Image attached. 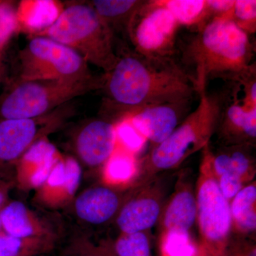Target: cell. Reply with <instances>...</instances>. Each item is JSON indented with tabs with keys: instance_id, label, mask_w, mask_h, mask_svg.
Wrapping results in <instances>:
<instances>
[{
	"instance_id": "6da1fadb",
	"label": "cell",
	"mask_w": 256,
	"mask_h": 256,
	"mask_svg": "<svg viewBox=\"0 0 256 256\" xmlns=\"http://www.w3.org/2000/svg\"><path fill=\"white\" fill-rule=\"evenodd\" d=\"M104 75L107 100L124 120L146 106L192 100L196 92L174 58H148L134 50L118 55L114 68Z\"/></svg>"
},
{
	"instance_id": "7a4b0ae2",
	"label": "cell",
	"mask_w": 256,
	"mask_h": 256,
	"mask_svg": "<svg viewBox=\"0 0 256 256\" xmlns=\"http://www.w3.org/2000/svg\"><path fill=\"white\" fill-rule=\"evenodd\" d=\"M250 36L229 18H216L176 43L175 60L196 92L213 79L237 82L256 70L255 43Z\"/></svg>"
},
{
	"instance_id": "3957f363",
	"label": "cell",
	"mask_w": 256,
	"mask_h": 256,
	"mask_svg": "<svg viewBox=\"0 0 256 256\" xmlns=\"http://www.w3.org/2000/svg\"><path fill=\"white\" fill-rule=\"evenodd\" d=\"M38 36L48 37L68 47L105 74L110 72L118 60L114 34L88 4H72L62 10Z\"/></svg>"
},
{
	"instance_id": "277c9868",
	"label": "cell",
	"mask_w": 256,
	"mask_h": 256,
	"mask_svg": "<svg viewBox=\"0 0 256 256\" xmlns=\"http://www.w3.org/2000/svg\"><path fill=\"white\" fill-rule=\"evenodd\" d=\"M105 75L82 82L14 80L0 94V120L34 118L50 114L78 96L102 88Z\"/></svg>"
},
{
	"instance_id": "5b68a950",
	"label": "cell",
	"mask_w": 256,
	"mask_h": 256,
	"mask_svg": "<svg viewBox=\"0 0 256 256\" xmlns=\"http://www.w3.org/2000/svg\"><path fill=\"white\" fill-rule=\"evenodd\" d=\"M200 104L173 132L153 146L146 158L150 169L162 171L178 168L194 153L204 149L216 130L220 114L218 95H210L203 88L197 92Z\"/></svg>"
},
{
	"instance_id": "8992f818",
	"label": "cell",
	"mask_w": 256,
	"mask_h": 256,
	"mask_svg": "<svg viewBox=\"0 0 256 256\" xmlns=\"http://www.w3.org/2000/svg\"><path fill=\"white\" fill-rule=\"evenodd\" d=\"M18 76L28 80L82 82L92 78L88 64L74 50L45 36L28 42L18 54Z\"/></svg>"
},
{
	"instance_id": "52a82bcc",
	"label": "cell",
	"mask_w": 256,
	"mask_h": 256,
	"mask_svg": "<svg viewBox=\"0 0 256 256\" xmlns=\"http://www.w3.org/2000/svg\"><path fill=\"white\" fill-rule=\"evenodd\" d=\"M180 26L162 0L143 1L130 24L128 38L144 56L174 58Z\"/></svg>"
},
{
	"instance_id": "ba28073f",
	"label": "cell",
	"mask_w": 256,
	"mask_h": 256,
	"mask_svg": "<svg viewBox=\"0 0 256 256\" xmlns=\"http://www.w3.org/2000/svg\"><path fill=\"white\" fill-rule=\"evenodd\" d=\"M196 201L202 244L214 255L224 256L232 226L230 203L220 192L214 175L203 162Z\"/></svg>"
},
{
	"instance_id": "9c48e42d",
	"label": "cell",
	"mask_w": 256,
	"mask_h": 256,
	"mask_svg": "<svg viewBox=\"0 0 256 256\" xmlns=\"http://www.w3.org/2000/svg\"><path fill=\"white\" fill-rule=\"evenodd\" d=\"M218 96L220 114L216 130L226 146L250 144L256 139V72L244 78L242 97L238 80Z\"/></svg>"
},
{
	"instance_id": "30bf717a",
	"label": "cell",
	"mask_w": 256,
	"mask_h": 256,
	"mask_svg": "<svg viewBox=\"0 0 256 256\" xmlns=\"http://www.w3.org/2000/svg\"><path fill=\"white\" fill-rule=\"evenodd\" d=\"M64 110L60 107L34 118L1 120L0 161H14L22 156L38 141L42 132L60 122Z\"/></svg>"
},
{
	"instance_id": "8fae6325",
	"label": "cell",
	"mask_w": 256,
	"mask_h": 256,
	"mask_svg": "<svg viewBox=\"0 0 256 256\" xmlns=\"http://www.w3.org/2000/svg\"><path fill=\"white\" fill-rule=\"evenodd\" d=\"M192 100L146 106L127 120L156 146L164 141L188 116Z\"/></svg>"
},
{
	"instance_id": "7c38bea8",
	"label": "cell",
	"mask_w": 256,
	"mask_h": 256,
	"mask_svg": "<svg viewBox=\"0 0 256 256\" xmlns=\"http://www.w3.org/2000/svg\"><path fill=\"white\" fill-rule=\"evenodd\" d=\"M116 127L104 120H94L88 124L76 140L79 156L90 166L106 164L116 150Z\"/></svg>"
},
{
	"instance_id": "4fadbf2b",
	"label": "cell",
	"mask_w": 256,
	"mask_h": 256,
	"mask_svg": "<svg viewBox=\"0 0 256 256\" xmlns=\"http://www.w3.org/2000/svg\"><path fill=\"white\" fill-rule=\"evenodd\" d=\"M208 144L203 149L202 162L210 168L216 178L228 174L238 176L246 182L252 176L254 158L250 154L252 146L230 144L213 152Z\"/></svg>"
},
{
	"instance_id": "5bb4252c",
	"label": "cell",
	"mask_w": 256,
	"mask_h": 256,
	"mask_svg": "<svg viewBox=\"0 0 256 256\" xmlns=\"http://www.w3.org/2000/svg\"><path fill=\"white\" fill-rule=\"evenodd\" d=\"M119 204L116 192L105 186H98L89 188L77 198L76 212L80 220L98 225L110 220Z\"/></svg>"
},
{
	"instance_id": "9a60e30c",
	"label": "cell",
	"mask_w": 256,
	"mask_h": 256,
	"mask_svg": "<svg viewBox=\"0 0 256 256\" xmlns=\"http://www.w3.org/2000/svg\"><path fill=\"white\" fill-rule=\"evenodd\" d=\"M20 165L21 178L30 186H43L56 162L60 159L55 146L46 140H38L23 154Z\"/></svg>"
},
{
	"instance_id": "2e32d148",
	"label": "cell",
	"mask_w": 256,
	"mask_h": 256,
	"mask_svg": "<svg viewBox=\"0 0 256 256\" xmlns=\"http://www.w3.org/2000/svg\"><path fill=\"white\" fill-rule=\"evenodd\" d=\"M159 202L154 197L134 198L122 208L117 223L122 234L143 232L152 228L160 215Z\"/></svg>"
},
{
	"instance_id": "e0dca14e",
	"label": "cell",
	"mask_w": 256,
	"mask_h": 256,
	"mask_svg": "<svg viewBox=\"0 0 256 256\" xmlns=\"http://www.w3.org/2000/svg\"><path fill=\"white\" fill-rule=\"evenodd\" d=\"M142 0H94L88 4L106 24L116 38L117 35L128 38L130 24Z\"/></svg>"
},
{
	"instance_id": "ac0fdd59",
	"label": "cell",
	"mask_w": 256,
	"mask_h": 256,
	"mask_svg": "<svg viewBox=\"0 0 256 256\" xmlns=\"http://www.w3.org/2000/svg\"><path fill=\"white\" fill-rule=\"evenodd\" d=\"M180 26L198 31L216 18L208 0H162Z\"/></svg>"
},
{
	"instance_id": "d6986e66",
	"label": "cell",
	"mask_w": 256,
	"mask_h": 256,
	"mask_svg": "<svg viewBox=\"0 0 256 256\" xmlns=\"http://www.w3.org/2000/svg\"><path fill=\"white\" fill-rule=\"evenodd\" d=\"M197 218L196 198L188 190H180L172 198L163 218L166 232H188L193 226Z\"/></svg>"
},
{
	"instance_id": "ffe728a7",
	"label": "cell",
	"mask_w": 256,
	"mask_h": 256,
	"mask_svg": "<svg viewBox=\"0 0 256 256\" xmlns=\"http://www.w3.org/2000/svg\"><path fill=\"white\" fill-rule=\"evenodd\" d=\"M82 180L80 165L73 158L56 162L44 184L47 192H53L58 197L73 196Z\"/></svg>"
},
{
	"instance_id": "44dd1931",
	"label": "cell",
	"mask_w": 256,
	"mask_h": 256,
	"mask_svg": "<svg viewBox=\"0 0 256 256\" xmlns=\"http://www.w3.org/2000/svg\"><path fill=\"white\" fill-rule=\"evenodd\" d=\"M230 204L232 225L242 233H249L256 228V186H245L234 197Z\"/></svg>"
},
{
	"instance_id": "7402d4cb",
	"label": "cell",
	"mask_w": 256,
	"mask_h": 256,
	"mask_svg": "<svg viewBox=\"0 0 256 256\" xmlns=\"http://www.w3.org/2000/svg\"><path fill=\"white\" fill-rule=\"evenodd\" d=\"M0 220L5 233L18 238H30L36 235L34 225L26 206L13 202L0 212Z\"/></svg>"
},
{
	"instance_id": "603a6c76",
	"label": "cell",
	"mask_w": 256,
	"mask_h": 256,
	"mask_svg": "<svg viewBox=\"0 0 256 256\" xmlns=\"http://www.w3.org/2000/svg\"><path fill=\"white\" fill-rule=\"evenodd\" d=\"M137 164L134 154L124 149L114 150L106 162L104 178L108 183L120 184L130 181L136 174Z\"/></svg>"
},
{
	"instance_id": "cb8c5ba5",
	"label": "cell",
	"mask_w": 256,
	"mask_h": 256,
	"mask_svg": "<svg viewBox=\"0 0 256 256\" xmlns=\"http://www.w3.org/2000/svg\"><path fill=\"white\" fill-rule=\"evenodd\" d=\"M50 248V244L40 239L18 238L0 232V256H32Z\"/></svg>"
},
{
	"instance_id": "d4e9b609",
	"label": "cell",
	"mask_w": 256,
	"mask_h": 256,
	"mask_svg": "<svg viewBox=\"0 0 256 256\" xmlns=\"http://www.w3.org/2000/svg\"><path fill=\"white\" fill-rule=\"evenodd\" d=\"M162 256H196L198 246L190 233L182 230H168L162 242Z\"/></svg>"
},
{
	"instance_id": "484cf974",
	"label": "cell",
	"mask_w": 256,
	"mask_h": 256,
	"mask_svg": "<svg viewBox=\"0 0 256 256\" xmlns=\"http://www.w3.org/2000/svg\"><path fill=\"white\" fill-rule=\"evenodd\" d=\"M249 36L256 32V0H235L232 10L224 14Z\"/></svg>"
},
{
	"instance_id": "4316f807",
	"label": "cell",
	"mask_w": 256,
	"mask_h": 256,
	"mask_svg": "<svg viewBox=\"0 0 256 256\" xmlns=\"http://www.w3.org/2000/svg\"><path fill=\"white\" fill-rule=\"evenodd\" d=\"M118 256H150V245L146 234H122L116 244Z\"/></svg>"
},
{
	"instance_id": "83f0119b",
	"label": "cell",
	"mask_w": 256,
	"mask_h": 256,
	"mask_svg": "<svg viewBox=\"0 0 256 256\" xmlns=\"http://www.w3.org/2000/svg\"><path fill=\"white\" fill-rule=\"evenodd\" d=\"M116 140L118 139L122 148L129 152L134 154V153L140 151L144 146L146 138L133 127L128 120H124L116 128Z\"/></svg>"
},
{
	"instance_id": "f1b7e54d",
	"label": "cell",
	"mask_w": 256,
	"mask_h": 256,
	"mask_svg": "<svg viewBox=\"0 0 256 256\" xmlns=\"http://www.w3.org/2000/svg\"><path fill=\"white\" fill-rule=\"evenodd\" d=\"M223 196L228 201L233 200L240 190L244 188L245 182L238 176L224 174L216 178Z\"/></svg>"
},
{
	"instance_id": "f546056e",
	"label": "cell",
	"mask_w": 256,
	"mask_h": 256,
	"mask_svg": "<svg viewBox=\"0 0 256 256\" xmlns=\"http://www.w3.org/2000/svg\"><path fill=\"white\" fill-rule=\"evenodd\" d=\"M70 256H114L102 249L94 247H76L70 252Z\"/></svg>"
},
{
	"instance_id": "4dcf8cb0",
	"label": "cell",
	"mask_w": 256,
	"mask_h": 256,
	"mask_svg": "<svg viewBox=\"0 0 256 256\" xmlns=\"http://www.w3.org/2000/svg\"><path fill=\"white\" fill-rule=\"evenodd\" d=\"M224 256H256V248L252 246L230 248L228 245Z\"/></svg>"
},
{
	"instance_id": "1f68e13d",
	"label": "cell",
	"mask_w": 256,
	"mask_h": 256,
	"mask_svg": "<svg viewBox=\"0 0 256 256\" xmlns=\"http://www.w3.org/2000/svg\"><path fill=\"white\" fill-rule=\"evenodd\" d=\"M6 46L0 45V88L3 84H6V66L4 60V50Z\"/></svg>"
},
{
	"instance_id": "d6a6232c",
	"label": "cell",
	"mask_w": 256,
	"mask_h": 256,
	"mask_svg": "<svg viewBox=\"0 0 256 256\" xmlns=\"http://www.w3.org/2000/svg\"><path fill=\"white\" fill-rule=\"evenodd\" d=\"M196 256H216L212 254L204 246L201 245L198 246V254Z\"/></svg>"
},
{
	"instance_id": "836d02e7",
	"label": "cell",
	"mask_w": 256,
	"mask_h": 256,
	"mask_svg": "<svg viewBox=\"0 0 256 256\" xmlns=\"http://www.w3.org/2000/svg\"><path fill=\"white\" fill-rule=\"evenodd\" d=\"M4 201V195L3 192L0 190V205Z\"/></svg>"
},
{
	"instance_id": "e575fe53",
	"label": "cell",
	"mask_w": 256,
	"mask_h": 256,
	"mask_svg": "<svg viewBox=\"0 0 256 256\" xmlns=\"http://www.w3.org/2000/svg\"><path fill=\"white\" fill-rule=\"evenodd\" d=\"M2 224H1V220H0V228H1Z\"/></svg>"
}]
</instances>
